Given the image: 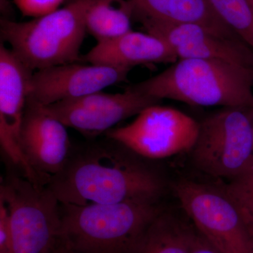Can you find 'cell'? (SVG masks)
I'll return each instance as SVG.
<instances>
[{
  "label": "cell",
  "mask_w": 253,
  "mask_h": 253,
  "mask_svg": "<svg viewBox=\"0 0 253 253\" xmlns=\"http://www.w3.org/2000/svg\"><path fill=\"white\" fill-rule=\"evenodd\" d=\"M141 156L106 137L71 152L62 170L46 186L60 204H113L158 200L164 181Z\"/></svg>",
  "instance_id": "obj_1"
},
{
  "label": "cell",
  "mask_w": 253,
  "mask_h": 253,
  "mask_svg": "<svg viewBox=\"0 0 253 253\" xmlns=\"http://www.w3.org/2000/svg\"><path fill=\"white\" fill-rule=\"evenodd\" d=\"M129 87L160 101L191 106H253V69L221 60L178 59L159 74Z\"/></svg>",
  "instance_id": "obj_2"
},
{
  "label": "cell",
  "mask_w": 253,
  "mask_h": 253,
  "mask_svg": "<svg viewBox=\"0 0 253 253\" xmlns=\"http://www.w3.org/2000/svg\"><path fill=\"white\" fill-rule=\"evenodd\" d=\"M158 201L60 204L61 240L76 253H132L163 211Z\"/></svg>",
  "instance_id": "obj_3"
},
{
  "label": "cell",
  "mask_w": 253,
  "mask_h": 253,
  "mask_svg": "<svg viewBox=\"0 0 253 253\" xmlns=\"http://www.w3.org/2000/svg\"><path fill=\"white\" fill-rule=\"evenodd\" d=\"M91 1L73 0L62 8L25 22L1 19V39L33 72L78 62L87 33L86 11Z\"/></svg>",
  "instance_id": "obj_4"
},
{
  "label": "cell",
  "mask_w": 253,
  "mask_h": 253,
  "mask_svg": "<svg viewBox=\"0 0 253 253\" xmlns=\"http://www.w3.org/2000/svg\"><path fill=\"white\" fill-rule=\"evenodd\" d=\"M7 207L13 253H51L61 240L60 202L46 186L9 173L0 186Z\"/></svg>",
  "instance_id": "obj_5"
},
{
  "label": "cell",
  "mask_w": 253,
  "mask_h": 253,
  "mask_svg": "<svg viewBox=\"0 0 253 253\" xmlns=\"http://www.w3.org/2000/svg\"><path fill=\"white\" fill-rule=\"evenodd\" d=\"M195 166L216 177L234 179L253 162L249 108H224L199 123L190 151Z\"/></svg>",
  "instance_id": "obj_6"
},
{
  "label": "cell",
  "mask_w": 253,
  "mask_h": 253,
  "mask_svg": "<svg viewBox=\"0 0 253 253\" xmlns=\"http://www.w3.org/2000/svg\"><path fill=\"white\" fill-rule=\"evenodd\" d=\"M174 192L195 229L221 253H253L251 233L224 190L182 180Z\"/></svg>",
  "instance_id": "obj_7"
},
{
  "label": "cell",
  "mask_w": 253,
  "mask_h": 253,
  "mask_svg": "<svg viewBox=\"0 0 253 253\" xmlns=\"http://www.w3.org/2000/svg\"><path fill=\"white\" fill-rule=\"evenodd\" d=\"M199 123L179 110L153 105L129 124L111 129L106 137L146 159H163L191 151Z\"/></svg>",
  "instance_id": "obj_8"
},
{
  "label": "cell",
  "mask_w": 253,
  "mask_h": 253,
  "mask_svg": "<svg viewBox=\"0 0 253 253\" xmlns=\"http://www.w3.org/2000/svg\"><path fill=\"white\" fill-rule=\"evenodd\" d=\"M160 100L138 92L128 86L124 92H102L65 100L45 106L67 127L88 137L106 134L116 124L136 116L145 109L158 104Z\"/></svg>",
  "instance_id": "obj_9"
},
{
  "label": "cell",
  "mask_w": 253,
  "mask_h": 253,
  "mask_svg": "<svg viewBox=\"0 0 253 253\" xmlns=\"http://www.w3.org/2000/svg\"><path fill=\"white\" fill-rule=\"evenodd\" d=\"M33 71L10 48L0 46V144L5 157L22 175L37 183L40 176L23 154L20 132Z\"/></svg>",
  "instance_id": "obj_10"
},
{
  "label": "cell",
  "mask_w": 253,
  "mask_h": 253,
  "mask_svg": "<svg viewBox=\"0 0 253 253\" xmlns=\"http://www.w3.org/2000/svg\"><path fill=\"white\" fill-rule=\"evenodd\" d=\"M131 70L100 64L66 63L33 73L28 100L42 106L76 99L126 82Z\"/></svg>",
  "instance_id": "obj_11"
},
{
  "label": "cell",
  "mask_w": 253,
  "mask_h": 253,
  "mask_svg": "<svg viewBox=\"0 0 253 253\" xmlns=\"http://www.w3.org/2000/svg\"><path fill=\"white\" fill-rule=\"evenodd\" d=\"M66 128L45 106L28 99L20 143L28 162L46 184L62 170L72 152Z\"/></svg>",
  "instance_id": "obj_12"
},
{
  "label": "cell",
  "mask_w": 253,
  "mask_h": 253,
  "mask_svg": "<svg viewBox=\"0 0 253 253\" xmlns=\"http://www.w3.org/2000/svg\"><path fill=\"white\" fill-rule=\"evenodd\" d=\"M144 31L162 38L178 59H215L253 69V49L243 41L226 39L191 24H174L134 16Z\"/></svg>",
  "instance_id": "obj_13"
},
{
  "label": "cell",
  "mask_w": 253,
  "mask_h": 253,
  "mask_svg": "<svg viewBox=\"0 0 253 253\" xmlns=\"http://www.w3.org/2000/svg\"><path fill=\"white\" fill-rule=\"evenodd\" d=\"M81 60L91 64L131 70L141 65L173 63L178 57L162 38L132 30L111 41L96 43Z\"/></svg>",
  "instance_id": "obj_14"
},
{
  "label": "cell",
  "mask_w": 253,
  "mask_h": 253,
  "mask_svg": "<svg viewBox=\"0 0 253 253\" xmlns=\"http://www.w3.org/2000/svg\"><path fill=\"white\" fill-rule=\"evenodd\" d=\"M129 1L132 6L133 18L144 16L174 24L196 25L221 38L243 41L216 14L209 0Z\"/></svg>",
  "instance_id": "obj_15"
},
{
  "label": "cell",
  "mask_w": 253,
  "mask_h": 253,
  "mask_svg": "<svg viewBox=\"0 0 253 253\" xmlns=\"http://www.w3.org/2000/svg\"><path fill=\"white\" fill-rule=\"evenodd\" d=\"M132 18L129 0H92L84 19L86 32L97 42H103L132 31Z\"/></svg>",
  "instance_id": "obj_16"
},
{
  "label": "cell",
  "mask_w": 253,
  "mask_h": 253,
  "mask_svg": "<svg viewBox=\"0 0 253 253\" xmlns=\"http://www.w3.org/2000/svg\"><path fill=\"white\" fill-rule=\"evenodd\" d=\"M194 227L163 211L132 253H190Z\"/></svg>",
  "instance_id": "obj_17"
},
{
  "label": "cell",
  "mask_w": 253,
  "mask_h": 253,
  "mask_svg": "<svg viewBox=\"0 0 253 253\" xmlns=\"http://www.w3.org/2000/svg\"><path fill=\"white\" fill-rule=\"evenodd\" d=\"M214 12L253 49V10L249 0H209Z\"/></svg>",
  "instance_id": "obj_18"
},
{
  "label": "cell",
  "mask_w": 253,
  "mask_h": 253,
  "mask_svg": "<svg viewBox=\"0 0 253 253\" xmlns=\"http://www.w3.org/2000/svg\"><path fill=\"white\" fill-rule=\"evenodd\" d=\"M224 191L239 209L248 229L253 234V162L246 170L231 179Z\"/></svg>",
  "instance_id": "obj_19"
},
{
  "label": "cell",
  "mask_w": 253,
  "mask_h": 253,
  "mask_svg": "<svg viewBox=\"0 0 253 253\" xmlns=\"http://www.w3.org/2000/svg\"><path fill=\"white\" fill-rule=\"evenodd\" d=\"M23 16L37 18L59 9L64 0H14Z\"/></svg>",
  "instance_id": "obj_20"
},
{
  "label": "cell",
  "mask_w": 253,
  "mask_h": 253,
  "mask_svg": "<svg viewBox=\"0 0 253 253\" xmlns=\"http://www.w3.org/2000/svg\"><path fill=\"white\" fill-rule=\"evenodd\" d=\"M0 253H13L7 207L0 201Z\"/></svg>",
  "instance_id": "obj_21"
},
{
  "label": "cell",
  "mask_w": 253,
  "mask_h": 253,
  "mask_svg": "<svg viewBox=\"0 0 253 253\" xmlns=\"http://www.w3.org/2000/svg\"><path fill=\"white\" fill-rule=\"evenodd\" d=\"M190 253H221L195 229Z\"/></svg>",
  "instance_id": "obj_22"
},
{
  "label": "cell",
  "mask_w": 253,
  "mask_h": 253,
  "mask_svg": "<svg viewBox=\"0 0 253 253\" xmlns=\"http://www.w3.org/2000/svg\"><path fill=\"white\" fill-rule=\"evenodd\" d=\"M51 253H76L72 250L69 249L66 244L63 243L62 240L60 241L57 246L51 251Z\"/></svg>",
  "instance_id": "obj_23"
},
{
  "label": "cell",
  "mask_w": 253,
  "mask_h": 253,
  "mask_svg": "<svg viewBox=\"0 0 253 253\" xmlns=\"http://www.w3.org/2000/svg\"><path fill=\"white\" fill-rule=\"evenodd\" d=\"M250 116H251V121H252L253 126V106L252 107L249 108Z\"/></svg>",
  "instance_id": "obj_24"
},
{
  "label": "cell",
  "mask_w": 253,
  "mask_h": 253,
  "mask_svg": "<svg viewBox=\"0 0 253 253\" xmlns=\"http://www.w3.org/2000/svg\"><path fill=\"white\" fill-rule=\"evenodd\" d=\"M1 6H3V7H4L6 6V4H5V0H1Z\"/></svg>",
  "instance_id": "obj_25"
},
{
  "label": "cell",
  "mask_w": 253,
  "mask_h": 253,
  "mask_svg": "<svg viewBox=\"0 0 253 253\" xmlns=\"http://www.w3.org/2000/svg\"><path fill=\"white\" fill-rule=\"evenodd\" d=\"M250 4H251V7H252V9L253 10V0H249Z\"/></svg>",
  "instance_id": "obj_26"
},
{
  "label": "cell",
  "mask_w": 253,
  "mask_h": 253,
  "mask_svg": "<svg viewBox=\"0 0 253 253\" xmlns=\"http://www.w3.org/2000/svg\"><path fill=\"white\" fill-rule=\"evenodd\" d=\"M251 236H252V252L253 253V234Z\"/></svg>",
  "instance_id": "obj_27"
}]
</instances>
